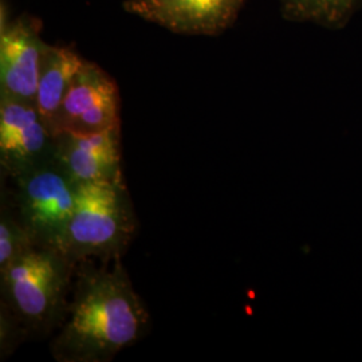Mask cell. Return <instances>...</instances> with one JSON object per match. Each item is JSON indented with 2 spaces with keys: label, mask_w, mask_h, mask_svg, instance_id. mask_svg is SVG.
<instances>
[{
  "label": "cell",
  "mask_w": 362,
  "mask_h": 362,
  "mask_svg": "<svg viewBox=\"0 0 362 362\" xmlns=\"http://www.w3.org/2000/svg\"><path fill=\"white\" fill-rule=\"evenodd\" d=\"M82 58L73 47L47 45L40 65L35 106L46 127L54 134L55 119L73 78L82 67Z\"/></svg>",
  "instance_id": "cell-10"
},
{
  "label": "cell",
  "mask_w": 362,
  "mask_h": 362,
  "mask_svg": "<svg viewBox=\"0 0 362 362\" xmlns=\"http://www.w3.org/2000/svg\"><path fill=\"white\" fill-rule=\"evenodd\" d=\"M28 333L7 308L0 305V357L1 360L13 354V350L25 341Z\"/></svg>",
  "instance_id": "cell-13"
},
{
  "label": "cell",
  "mask_w": 362,
  "mask_h": 362,
  "mask_svg": "<svg viewBox=\"0 0 362 362\" xmlns=\"http://www.w3.org/2000/svg\"><path fill=\"white\" fill-rule=\"evenodd\" d=\"M246 0H125L124 10L184 35H220L233 26Z\"/></svg>",
  "instance_id": "cell-8"
},
{
  "label": "cell",
  "mask_w": 362,
  "mask_h": 362,
  "mask_svg": "<svg viewBox=\"0 0 362 362\" xmlns=\"http://www.w3.org/2000/svg\"><path fill=\"white\" fill-rule=\"evenodd\" d=\"M76 270L61 251L33 247L0 272L1 305L28 336L49 334L65 321Z\"/></svg>",
  "instance_id": "cell-2"
},
{
  "label": "cell",
  "mask_w": 362,
  "mask_h": 362,
  "mask_svg": "<svg viewBox=\"0 0 362 362\" xmlns=\"http://www.w3.org/2000/svg\"><path fill=\"white\" fill-rule=\"evenodd\" d=\"M11 180L13 206L33 243L62 252L66 230L76 207L77 182L55 160Z\"/></svg>",
  "instance_id": "cell-4"
},
{
  "label": "cell",
  "mask_w": 362,
  "mask_h": 362,
  "mask_svg": "<svg viewBox=\"0 0 362 362\" xmlns=\"http://www.w3.org/2000/svg\"><path fill=\"white\" fill-rule=\"evenodd\" d=\"M35 247L30 233L19 219L10 191H1L0 202V272L15 259Z\"/></svg>",
  "instance_id": "cell-12"
},
{
  "label": "cell",
  "mask_w": 362,
  "mask_h": 362,
  "mask_svg": "<svg viewBox=\"0 0 362 362\" xmlns=\"http://www.w3.org/2000/svg\"><path fill=\"white\" fill-rule=\"evenodd\" d=\"M115 128H121V97L116 79L85 59L61 105L54 136L62 132L97 133Z\"/></svg>",
  "instance_id": "cell-5"
},
{
  "label": "cell",
  "mask_w": 362,
  "mask_h": 362,
  "mask_svg": "<svg viewBox=\"0 0 362 362\" xmlns=\"http://www.w3.org/2000/svg\"><path fill=\"white\" fill-rule=\"evenodd\" d=\"M284 18L338 30L346 26L362 0H279Z\"/></svg>",
  "instance_id": "cell-11"
},
{
  "label": "cell",
  "mask_w": 362,
  "mask_h": 362,
  "mask_svg": "<svg viewBox=\"0 0 362 362\" xmlns=\"http://www.w3.org/2000/svg\"><path fill=\"white\" fill-rule=\"evenodd\" d=\"M55 161L79 184L125 182L121 128L97 133L62 132L55 136Z\"/></svg>",
  "instance_id": "cell-9"
},
{
  "label": "cell",
  "mask_w": 362,
  "mask_h": 362,
  "mask_svg": "<svg viewBox=\"0 0 362 362\" xmlns=\"http://www.w3.org/2000/svg\"><path fill=\"white\" fill-rule=\"evenodd\" d=\"M55 160V136L34 103L0 94V168L13 179Z\"/></svg>",
  "instance_id": "cell-6"
},
{
  "label": "cell",
  "mask_w": 362,
  "mask_h": 362,
  "mask_svg": "<svg viewBox=\"0 0 362 362\" xmlns=\"http://www.w3.org/2000/svg\"><path fill=\"white\" fill-rule=\"evenodd\" d=\"M103 263L77 264L65 321L50 344L58 362L112 361L149 329V311L121 258Z\"/></svg>",
  "instance_id": "cell-1"
},
{
  "label": "cell",
  "mask_w": 362,
  "mask_h": 362,
  "mask_svg": "<svg viewBox=\"0 0 362 362\" xmlns=\"http://www.w3.org/2000/svg\"><path fill=\"white\" fill-rule=\"evenodd\" d=\"M40 21L31 15L0 25V94L35 104L39 73L49 43L40 37Z\"/></svg>",
  "instance_id": "cell-7"
},
{
  "label": "cell",
  "mask_w": 362,
  "mask_h": 362,
  "mask_svg": "<svg viewBox=\"0 0 362 362\" xmlns=\"http://www.w3.org/2000/svg\"><path fill=\"white\" fill-rule=\"evenodd\" d=\"M137 227L125 182L79 184L62 254L76 264L91 258H122Z\"/></svg>",
  "instance_id": "cell-3"
}]
</instances>
